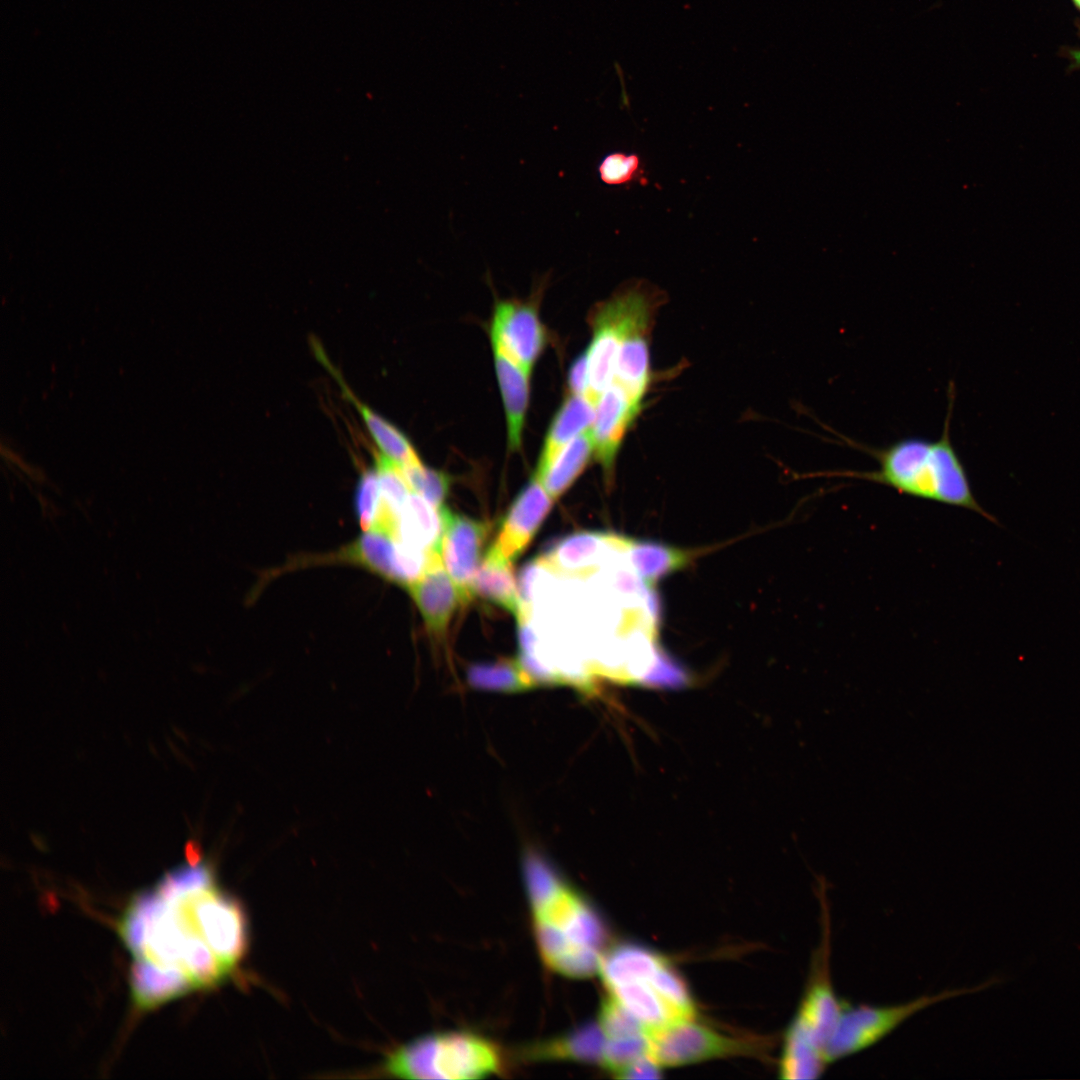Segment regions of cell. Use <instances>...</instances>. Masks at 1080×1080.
Here are the masks:
<instances>
[{
    "mask_svg": "<svg viewBox=\"0 0 1080 1080\" xmlns=\"http://www.w3.org/2000/svg\"><path fill=\"white\" fill-rule=\"evenodd\" d=\"M117 931L131 958V997L143 1010L223 983L248 946L240 904L198 862L133 896Z\"/></svg>",
    "mask_w": 1080,
    "mask_h": 1080,
    "instance_id": "cell-1",
    "label": "cell"
},
{
    "mask_svg": "<svg viewBox=\"0 0 1080 1080\" xmlns=\"http://www.w3.org/2000/svg\"><path fill=\"white\" fill-rule=\"evenodd\" d=\"M523 872L536 945L545 966L574 979L598 972L606 931L597 912L540 855L529 852Z\"/></svg>",
    "mask_w": 1080,
    "mask_h": 1080,
    "instance_id": "cell-2",
    "label": "cell"
},
{
    "mask_svg": "<svg viewBox=\"0 0 1080 1080\" xmlns=\"http://www.w3.org/2000/svg\"><path fill=\"white\" fill-rule=\"evenodd\" d=\"M949 395L945 424L938 439L907 437L881 448L852 443V446L862 449L876 460V469L826 471L817 475L855 478L880 484L905 496L970 510L1000 525L998 519L976 499L967 470L952 443L950 422L954 385H950Z\"/></svg>",
    "mask_w": 1080,
    "mask_h": 1080,
    "instance_id": "cell-3",
    "label": "cell"
},
{
    "mask_svg": "<svg viewBox=\"0 0 1080 1080\" xmlns=\"http://www.w3.org/2000/svg\"><path fill=\"white\" fill-rule=\"evenodd\" d=\"M503 1068L500 1048L467 1031L423 1035L395 1049L385 1061L387 1072L406 1079H479Z\"/></svg>",
    "mask_w": 1080,
    "mask_h": 1080,
    "instance_id": "cell-4",
    "label": "cell"
},
{
    "mask_svg": "<svg viewBox=\"0 0 1080 1080\" xmlns=\"http://www.w3.org/2000/svg\"><path fill=\"white\" fill-rule=\"evenodd\" d=\"M991 979L973 988L945 990L931 995H922L905 1003L875 1006L850 1005L844 1007L838 1024L826 1047V1058L830 1063L857 1054L883 1040L916 1013L941 1001L967 993L983 990L993 985Z\"/></svg>",
    "mask_w": 1080,
    "mask_h": 1080,
    "instance_id": "cell-5",
    "label": "cell"
},
{
    "mask_svg": "<svg viewBox=\"0 0 1080 1080\" xmlns=\"http://www.w3.org/2000/svg\"><path fill=\"white\" fill-rule=\"evenodd\" d=\"M622 287L625 310L613 382L621 385L635 401L642 403L650 380L648 338L655 314L667 295L644 279L628 280Z\"/></svg>",
    "mask_w": 1080,
    "mask_h": 1080,
    "instance_id": "cell-6",
    "label": "cell"
},
{
    "mask_svg": "<svg viewBox=\"0 0 1080 1080\" xmlns=\"http://www.w3.org/2000/svg\"><path fill=\"white\" fill-rule=\"evenodd\" d=\"M820 898L822 908L821 942L813 959L805 994L792 1023L826 1057V1047L838 1024L845 1001H841L837 996L832 982L830 968L831 926L825 891L820 895Z\"/></svg>",
    "mask_w": 1080,
    "mask_h": 1080,
    "instance_id": "cell-7",
    "label": "cell"
},
{
    "mask_svg": "<svg viewBox=\"0 0 1080 1080\" xmlns=\"http://www.w3.org/2000/svg\"><path fill=\"white\" fill-rule=\"evenodd\" d=\"M648 1055L659 1066H679L746 1052L739 1040L719 1034L693 1019L672 1022L646 1033Z\"/></svg>",
    "mask_w": 1080,
    "mask_h": 1080,
    "instance_id": "cell-8",
    "label": "cell"
},
{
    "mask_svg": "<svg viewBox=\"0 0 1080 1080\" xmlns=\"http://www.w3.org/2000/svg\"><path fill=\"white\" fill-rule=\"evenodd\" d=\"M535 300H498L490 335L507 354L530 374L545 346V329Z\"/></svg>",
    "mask_w": 1080,
    "mask_h": 1080,
    "instance_id": "cell-9",
    "label": "cell"
},
{
    "mask_svg": "<svg viewBox=\"0 0 1080 1080\" xmlns=\"http://www.w3.org/2000/svg\"><path fill=\"white\" fill-rule=\"evenodd\" d=\"M440 513L443 524L439 551L441 562L455 583L472 599V582L481 563L490 525L453 512L445 505Z\"/></svg>",
    "mask_w": 1080,
    "mask_h": 1080,
    "instance_id": "cell-10",
    "label": "cell"
},
{
    "mask_svg": "<svg viewBox=\"0 0 1080 1080\" xmlns=\"http://www.w3.org/2000/svg\"><path fill=\"white\" fill-rule=\"evenodd\" d=\"M624 295L620 287L591 312L593 338L588 355L589 396L597 403L601 393L614 381L624 317Z\"/></svg>",
    "mask_w": 1080,
    "mask_h": 1080,
    "instance_id": "cell-11",
    "label": "cell"
},
{
    "mask_svg": "<svg viewBox=\"0 0 1080 1080\" xmlns=\"http://www.w3.org/2000/svg\"><path fill=\"white\" fill-rule=\"evenodd\" d=\"M642 403L635 401L617 382H612L599 396L591 427L594 455L608 482L612 481L618 451L627 430L640 413Z\"/></svg>",
    "mask_w": 1080,
    "mask_h": 1080,
    "instance_id": "cell-12",
    "label": "cell"
},
{
    "mask_svg": "<svg viewBox=\"0 0 1080 1080\" xmlns=\"http://www.w3.org/2000/svg\"><path fill=\"white\" fill-rule=\"evenodd\" d=\"M629 540L609 532H576L558 541L539 561L559 575L584 577L598 570L608 557L626 550Z\"/></svg>",
    "mask_w": 1080,
    "mask_h": 1080,
    "instance_id": "cell-13",
    "label": "cell"
},
{
    "mask_svg": "<svg viewBox=\"0 0 1080 1080\" xmlns=\"http://www.w3.org/2000/svg\"><path fill=\"white\" fill-rule=\"evenodd\" d=\"M552 503L540 481L535 476L531 478L507 511L490 547L513 563L534 538Z\"/></svg>",
    "mask_w": 1080,
    "mask_h": 1080,
    "instance_id": "cell-14",
    "label": "cell"
},
{
    "mask_svg": "<svg viewBox=\"0 0 1080 1080\" xmlns=\"http://www.w3.org/2000/svg\"><path fill=\"white\" fill-rule=\"evenodd\" d=\"M427 630L437 639L446 636L458 608L472 599L455 583L436 557L424 574L407 588Z\"/></svg>",
    "mask_w": 1080,
    "mask_h": 1080,
    "instance_id": "cell-15",
    "label": "cell"
},
{
    "mask_svg": "<svg viewBox=\"0 0 1080 1080\" xmlns=\"http://www.w3.org/2000/svg\"><path fill=\"white\" fill-rule=\"evenodd\" d=\"M492 342L495 369L502 394L507 422L508 446L521 447L522 432L529 403V373L495 341Z\"/></svg>",
    "mask_w": 1080,
    "mask_h": 1080,
    "instance_id": "cell-16",
    "label": "cell"
},
{
    "mask_svg": "<svg viewBox=\"0 0 1080 1080\" xmlns=\"http://www.w3.org/2000/svg\"><path fill=\"white\" fill-rule=\"evenodd\" d=\"M443 532L440 510L411 491L395 521L394 537L428 554H438Z\"/></svg>",
    "mask_w": 1080,
    "mask_h": 1080,
    "instance_id": "cell-17",
    "label": "cell"
},
{
    "mask_svg": "<svg viewBox=\"0 0 1080 1080\" xmlns=\"http://www.w3.org/2000/svg\"><path fill=\"white\" fill-rule=\"evenodd\" d=\"M605 1043L606 1037L599 1024L591 1023L537 1043L526 1050L525 1056L533 1060H570L601 1065Z\"/></svg>",
    "mask_w": 1080,
    "mask_h": 1080,
    "instance_id": "cell-18",
    "label": "cell"
},
{
    "mask_svg": "<svg viewBox=\"0 0 1080 1080\" xmlns=\"http://www.w3.org/2000/svg\"><path fill=\"white\" fill-rule=\"evenodd\" d=\"M473 596L505 609L516 618L521 612L519 589L513 574L512 562L491 547L481 561L472 582Z\"/></svg>",
    "mask_w": 1080,
    "mask_h": 1080,
    "instance_id": "cell-19",
    "label": "cell"
},
{
    "mask_svg": "<svg viewBox=\"0 0 1080 1080\" xmlns=\"http://www.w3.org/2000/svg\"><path fill=\"white\" fill-rule=\"evenodd\" d=\"M594 453L591 428L567 443L535 477L553 500L559 498L580 476Z\"/></svg>",
    "mask_w": 1080,
    "mask_h": 1080,
    "instance_id": "cell-20",
    "label": "cell"
},
{
    "mask_svg": "<svg viewBox=\"0 0 1080 1080\" xmlns=\"http://www.w3.org/2000/svg\"><path fill=\"white\" fill-rule=\"evenodd\" d=\"M596 404L587 395L576 394L563 402L545 437L537 469L547 465L567 443L592 427Z\"/></svg>",
    "mask_w": 1080,
    "mask_h": 1080,
    "instance_id": "cell-21",
    "label": "cell"
},
{
    "mask_svg": "<svg viewBox=\"0 0 1080 1080\" xmlns=\"http://www.w3.org/2000/svg\"><path fill=\"white\" fill-rule=\"evenodd\" d=\"M616 999L643 1025L646 1033L675 1021L671 1009L650 984L649 977L607 987Z\"/></svg>",
    "mask_w": 1080,
    "mask_h": 1080,
    "instance_id": "cell-22",
    "label": "cell"
},
{
    "mask_svg": "<svg viewBox=\"0 0 1080 1080\" xmlns=\"http://www.w3.org/2000/svg\"><path fill=\"white\" fill-rule=\"evenodd\" d=\"M626 557L647 587L659 579L686 567L691 554L683 549L650 540L630 539Z\"/></svg>",
    "mask_w": 1080,
    "mask_h": 1080,
    "instance_id": "cell-23",
    "label": "cell"
},
{
    "mask_svg": "<svg viewBox=\"0 0 1080 1080\" xmlns=\"http://www.w3.org/2000/svg\"><path fill=\"white\" fill-rule=\"evenodd\" d=\"M333 373L337 376L336 378L342 387L343 393L360 413L365 426L379 449L378 452L403 467L421 465L422 462L407 437L394 425L359 401L343 381L339 379L338 374L335 371Z\"/></svg>",
    "mask_w": 1080,
    "mask_h": 1080,
    "instance_id": "cell-24",
    "label": "cell"
},
{
    "mask_svg": "<svg viewBox=\"0 0 1080 1080\" xmlns=\"http://www.w3.org/2000/svg\"><path fill=\"white\" fill-rule=\"evenodd\" d=\"M666 960L636 945L624 944L602 955L599 974L607 987L651 976Z\"/></svg>",
    "mask_w": 1080,
    "mask_h": 1080,
    "instance_id": "cell-25",
    "label": "cell"
},
{
    "mask_svg": "<svg viewBox=\"0 0 1080 1080\" xmlns=\"http://www.w3.org/2000/svg\"><path fill=\"white\" fill-rule=\"evenodd\" d=\"M829 1065L819 1050L793 1023L787 1030L779 1064L783 1079L819 1078Z\"/></svg>",
    "mask_w": 1080,
    "mask_h": 1080,
    "instance_id": "cell-26",
    "label": "cell"
},
{
    "mask_svg": "<svg viewBox=\"0 0 1080 1080\" xmlns=\"http://www.w3.org/2000/svg\"><path fill=\"white\" fill-rule=\"evenodd\" d=\"M468 679L476 687L519 690L530 687L518 660L503 659L492 664L473 665Z\"/></svg>",
    "mask_w": 1080,
    "mask_h": 1080,
    "instance_id": "cell-27",
    "label": "cell"
},
{
    "mask_svg": "<svg viewBox=\"0 0 1080 1080\" xmlns=\"http://www.w3.org/2000/svg\"><path fill=\"white\" fill-rule=\"evenodd\" d=\"M597 1023L606 1039H621L646 1034L641 1022L610 995L601 1003Z\"/></svg>",
    "mask_w": 1080,
    "mask_h": 1080,
    "instance_id": "cell-28",
    "label": "cell"
},
{
    "mask_svg": "<svg viewBox=\"0 0 1080 1080\" xmlns=\"http://www.w3.org/2000/svg\"><path fill=\"white\" fill-rule=\"evenodd\" d=\"M401 468L412 491L439 510L444 506L450 488V479L446 473L427 468L423 464Z\"/></svg>",
    "mask_w": 1080,
    "mask_h": 1080,
    "instance_id": "cell-29",
    "label": "cell"
},
{
    "mask_svg": "<svg viewBox=\"0 0 1080 1080\" xmlns=\"http://www.w3.org/2000/svg\"><path fill=\"white\" fill-rule=\"evenodd\" d=\"M381 506V491L375 469L362 472L355 492L354 508L364 531L372 530Z\"/></svg>",
    "mask_w": 1080,
    "mask_h": 1080,
    "instance_id": "cell-30",
    "label": "cell"
},
{
    "mask_svg": "<svg viewBox=\"0 0 1080 1080\" xmlns=\"http://www.w3.org/2000/svg\"><path fill=\"white\" fill-rule=\"evenodd\" d=\"M648 1055L646 1034L621 1039H606L601 1066L615 1076L639 1058Z\"/></svg>",
    "mask_w": 1080,
    "mask_h": 1080,
    "instance_id": "cell-31",
    "label": "cell"
},
{
    "mask_svg": "<svg viewBox=\"0 0 1080 1080\" xmlns=\"http://www.w3.org/2000/svg\"><path fill=\"white\" fill-rule=\"evenodd\" d=\"M597 171L603 183L621 186L638 180L643 169L638 154L615 151L602 158Z\"/></svg>",
    "mask_w": 1080,
    "mask_h": 1080,
    "instance_id": "cell-32",
    "label": "cell"
},
{
    "mask_svg": "<svg viewBox=\"0 0 1080 1080\" xmlns=\"http://www.w3.org/2000/svg\"><path fill=\"white\" fill-rule=\"evenodd\" d=\"M689 679V674L682 665L657 644L656 661L646 677L644 685L650 687H682L688 684Z\"/></svg>",
    "mask_w": 1080,
    "mask_h": 1080,
    "instance_id": "cell-33",
    "label": "cell"
},
{
    "mask_svg": "<svg viewBox=\"0 0 1080 1080\" xmlns=\"http://www.w3.org/2000/svg\"><path fill=\"white\" fill-rule=\"evenodd\" d=\"M568 386L571 394H588L589 368L587 351L582 353L571 365L568 373Z\"/></svg>",
    "mask_w": 1080,
    "mask_h": 1080,
    "instance_id": "cell-34",
    "label": "cell"
},
{
    "mask_svg": "<svg viewBox=\"0 0 1080 1080\" xmlns=\"http://www.w3.org/2000/svg\"><path fill=\"white\" fill-rule=\"evenodd\" d=\"M616 1076L622 1079H655L661 1076L660 1066L649 1055H646L631 1063Z\"/></svg>",
    "mask_w": 1080,
    "mask_h": 1080,
    "instance_id": "cell-35",
    "label": "cell"
},
{
    "mask_svg": "<svg viewBox=\"0 0 1080 1080\" xmlns=\"http://www.w3.org/2000/svg\"><path fill=\"white\" fill-rule=\"evenodd\" d=\"M1072 69L1080 68V49H1071L1068 53Z\"/></svg>",
    "mask_w": 1080,
    "mask_h": 1080,
    "instance_id": "cell-36",
    "label": "cell"
},
{
    "mask_svg": "<svg viewBox=\"0 0 1080 1080\" xmlns=\"http://www.w3.org/2000/svg\"><path fill=\"white\" fill-rule=\"evenodd\" d=\"M1074 5L1080 10V0H1072Z\"/></svg>",
    "mask_w": 1080,
    "mask_h": 1080,
    "instance_id": "cell-37",
    "label": "cell"
}]
</instances>
